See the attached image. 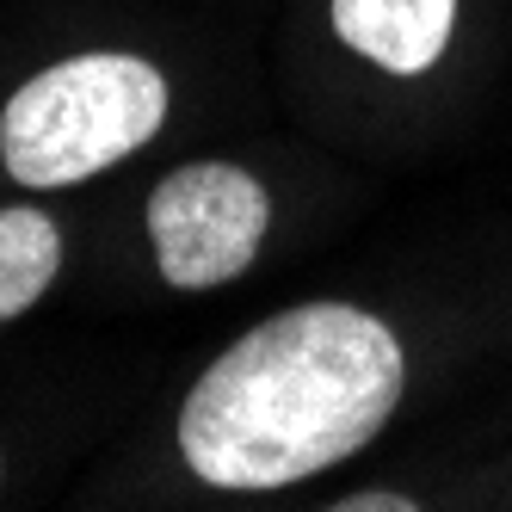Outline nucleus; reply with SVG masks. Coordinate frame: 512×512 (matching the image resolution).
Masks as SVG:
<instances>
[{
  "label": "nucleus",
  "instance_id": "obj_1",
  "mask_svg": "<svg viewBox=\"0 0 512 512\" xmlns=\"http://www.w3.org/2000/svg\"><path fill=\"white\" fill-rule=\"evenodd\" d=\"M408 389V352L358 303H297L216 352L179 401V457L204 488L272 494L358 457Z\"/></svg>",
  "mask_w": 512,
  "mask_h": 512
},
{
  "label": "nucleus",
  "instance_id": "obj_2",
  "mask_svg": "<svg viewBox=\"0 0 512 512\" xmlns=\"http://www.w3.org/2000/svg\"><path fill=\"white\" fill-rule=\"evenodd\" d=\"M167 75L130 50H87L38 68L0 105V167L25 192H62L112 173L167 124Z\"/></svg>",
  "mask_w": 512,
  "mask_h": 512
},
{
  "label": "nucleus",
  "instance_id": "obj_3",
  "mask_svg": "<svg viewBox=\"0 0 512 512\" xmlns=\"http://www.w3.org/2000/svg\"><path fill=\"white\" fill-rule=\"evenodd\" d=\"M272 192L235 161H186L149 192V247L173 290H216L266 247Z\"/></svg>",
  "mask_w": 512,
  "mask_h": 512
},
{
  "label": "nucleus",
  "instance_id": "obj_4",
  "mask_svg": "<svg viewBox=\"0 0 512 512\" xmlns=\"http://www.w3.org/2000/svg\"><path fill=\"white\" fill-rule=\"evenodd\" d=\"M340 44L395 81H420L451 50L457 0H327Z\"/></svg>",
  "mask_w": 512,
  "mask_h": 512
},
{
  "label": "nucleus",
  "instance_id": "obj_5",
  "mask_svg": "<svg viewBox=\"0 0 512 512\" xmlns=\"http://www.w3.org/2000/svg\"><path fill=\"white\" fill-rule=\"evenodd\" d=\"M62 272V229L38 204L0 210V321H19L44 303V290Z\"/></svg>",
  "mask_w": 512,
  "mask_h": 512
},
{
  "label": "nucleus",
  "instance_id": "obj_6",
  "mask_svg": "<svg viewBox=\"0 0 512 512\" xmlns=\"http://www.w3.org/2000/svg\"><path fill=\"white\" fill-rule=\"evenodd\" d=\"M340 512H414V500L408 494H383V488H364V494H346V500H334Z\"/></svg>",
  "mask_w": 512,
  "mask_h": 512
},
{
  "label": "nucleus",
  "instance_id": "obj_7",
  "mask_svg": "<svg viewBox=\"0 0 512 512\" xmlns=\"http://www.w3.org/2000/svg\"><path fill=\"white\" fill-rule=\"evenodd\" d=\"M0 475H7V463H0Z\"/></svg>",
  "mask_w": 512,
  "mask_h": 512
}]
</instances>
